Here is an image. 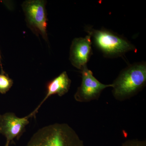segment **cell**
Segmentation results:
<instances>
[{"label": "cell", "mask_w": 146, "mask_h": 146, "mask_svg": "<svg viewBox=\"0 0 146 146\" xmlns=\"http://www.w3.org/2000/svg\"><path fill=\"white\" fill-rule=\"evenodd\" d=\"M91 45L92 41L89 35L73 39L70 48L69 59L75 68L81 71L87 67V63L93 54Z\"/></svg>", "instance_id": "obj_7"}, {"label": "cell", "mask_w": 146, "mask_h": 146, "mask_svg": "<svg viewBox=\"0 0 146 146\" xmlns=\"http://www.w3.org/2000/svg\"><path fill=\"white\" fill-rule=\"evenodd\" d=\"M25 146H84L83 141L68 124L55 123L38 129Z\"/></svg>", "instance_id": "obj_1"}, {"label": "cell", "mask_w": 146, "mask_h": 146, "mask_svg": "<svg viewBox=\"0 0 146 146\" xmlns=\"http://www.w3.org/2000/svg\"><path fill=\"white\" fill-rule=\"evenodd\" d=\"M1 114H0V116H1Z\"/></svg>", "instance_id": "obj_12"}, {"label": "cell", "mask_w": 146, "mask_h": 146, "mask_svg": "<svg viewBox=\"0 0 146 146\" xmlns=\"http://www.w3.org/2000/svg\"></svg>", "instance_id": "obj_13"}, {"label": "cell", "mask_w": 146, "mask_h": 146, "mask_svg": "<svg viewBox=\"0 0 146 146\" xmlns=\"http://www.w3.org/2000/svg\"><path fill=\"white\" fill-rule=\"evenodd\" d=\"M82 80L80 86L78 88L74 96L75 100L80 102H87L98 99L102 91L112 84H103L93 75L92 71L87 67L82 70Z\"/></svg>", "instance_id": "obj_5"}, {"label": "cell", "mask_w": 146, "mask_h": 146, "mask_svg": "<svg viewBox=\"0 0 146 146\" xmlns=\"http://www.w3.org/2000/svg\"><path fill=\"white\" fill-rule=\"evenodd\" d=\"M46 3L44 0H27L23 2L22 7L29 28L36 36H41L48 42Z\"/></svg>", "instance_id": "obj_4"}, {"label": "cell", "mask_w": 146, "mask_h": 146, "mask_svg": "<svg viewBox=\"0 0 146 146\" xmlns=\"http://www.w3.org/2000/svg\"><path fill=\"white\" fill-rule=\"evenodd\" d=\"M29 117H17L13 112H6L0 116V134L6 139L5 146H9L14 139L19 140L29 123Z\"/></svg>", "instance_id": "obj_6"}, {"label": "cell", "mask_w": 146, "mask_h": 146, "mask_svg": "<svg viewBox=\"0 0 146 146\" xmlns=\"http://www.w3.org/2000/svg\"><path fill=\"white\" fill-rule=\"evenodd\" d=\"M146 84L145 62L133 63L121 71L113 82L112 95L116 100L122 101L138 94Z\"/></svg>", "instance_id": "obj_2"}, {"label": "cell", "mask_w": 146, "mask_h": 146, "mask_svg": "<svg viewBox=\"0 0 146 146\" xmlns=\"http://www.w3.org/2000/svg\"><path fill=\"white\" fill-rule=\"evenodd\" d=\"M1 60V51H0V66H1V71H3L4 70L3 69L2 64Z\"/></svg>", "instance_id": "obj_11"}, {"label": "cell", "mask_w": 146, "mask_h": 146, "mask_svg": "<svg viewBox=\"0 0 146 146\" xmlns=\"http://www.w3.org/2000/svg\"><path fill=\"white\" fill-rule=\"evenodd\" d=\"M71 82L70 79L65 71L49 82L47 85L46 95L34 111L28 115L29 117L35 116L42 105L51 96L57 94L59 96L62 97L68 93L70 87Z\"/></svg>", "instance_id": "obj_8"}, {"label": "cell", "mask_w": 146, "mask_h": 146, "mask_svg": "<svg viewBox=\"0 0 146 146\" xmlns=\"http://www.w3.org/2000/svg\"><path fill=\"white\" fill-rule=\"evenodd\" d=\"M13 81L4 71L0 73V94H5L11 89Z\"/></svg>", "instance_id": "obj_9"}, {"label": "cell", "mask_w": 146, "mask_h": 146, "mask_svg": "<svg viewBox=\"0 0 146 146\" xmlns=\"http://www.w3.org/2000/svg\"><path fill=\"white\" fill-rule=\"evenodd\" d=\"M121 146H146V142L138 139L129 140L123 143Z\"/></svg>", "instance_id": "obj_10"}, {"label": "cell", "mask_w": 146, "mask_h": 146, "mask_svg": "<svg viewBox=\"0 0 146 146\" xmlns=\"http://www.w3.org/2000/svg\"><path fill=\"white\" fill-rule=\"evenodd\" d=\"M85 31L91 36L94 46L105 57H121L129 52H136L137 51L130 41L111 31L104 28L97 29L88 27L85 28Z\"/></svg>", "instance_id": "obj_3"}]
</instances>
